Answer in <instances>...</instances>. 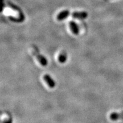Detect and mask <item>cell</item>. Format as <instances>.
Segmentation results:
<instances>
[{
  "label": "cell",
  "mask_w": 123,
  "mask_h": 123,
  "mask_svg": "<svg viewBox=\"0 0 123 123\" xmlns=\"http://www.w3.org/2000/svg\"><path fill=\"white\" fill-rule=\"evenodd\" d=\"M32 53H33V55H34L35 57H36V58L37 59L38 62H39L41 65L43 66H47V61L46 59V58H44L43 55L40 54L38 51H37L35 50H32Z\"/></svg>",
  "instance_id": "6da1fadb"
},
{
  "label": "cell",
  "mask_w": 123,
  "mask_h": 123,
  "mask_svg": "<svg viewBox=\"0 0 123 123\" xmlns=\"http://www.w3.org/2000/svg\"><path fill=\"white\" fill-rule=\"evenodd\" d=\"M72 16L78 19H85L88 16V14L86 12H75L72 13Z\"/></svg>",
  "instance_id": "7a4b0ae2"
},
{
  "label": "cell",
  "mask_w": 123,
  "mask_h": 123,
  "mask_svg": "<svg viewBox=\"0 0 123 123\" xmlns=\"http://www.w3.org/2000/svg\"><path fill=\"white\" fill-rule=\"evenodd\" d=\"M43 79L50 88H53L55 86V82L49 75H44L43 76Z\"/></svg>",
  "instance_id": "3957f363"
},
{
  "label": "cell",
  "mask_w": 123,
  "mask_h": 123,
  "mask_svg": "<svg viewBox=\"0 0 123 123\" xmlns=\"http://www.w3.org/2000/svg\"><path fill=\"white\" fill-rule=\"evenodd\" d=\"M4 14L6 15H10L13 16L15 18L19 17V13L18 12L15 11L14 10H12L10 8H6L4 10Z\"/></svg>",
  "instance_id": "277c9868"
},
{
  "label": "cell",
  "mask_w": 123,
  "mask_h": 123,
  "mask_svg": "<svg viewBox=\"0 0 123 123\" xmlns=\"http://www.w3.org/2000/svg\"><path fill=\"white\" fill-rule=\"evenodd\" d=\"M69 14H70V13H69L68 10H63V11L60 12L58 14L57 17H56V18H57L58 21H62V20L66 19L68 16Z\"/></svg>",
  "instance_id": "5b68a950"
},
{
  "label": "cell",
  "mask_w": 123,
  "mask_h": 123,
  "mask_svg": "<svg viewBox=\"0 0 123 123\" xmlns=\"http://www.w3.org/2000/svg\"><path fill=\"white\" fill-rule=\"evenodd\" d=\"M110 119L112 121H116L117 120L123 118V112L121 113H117V112H113L110 116Z\"/></svg>",
  "instance_id": "8992f818"
},
{
  "label": "cell",
  "mask_w": 123,
  "mask_h": 123,
  "mask_svg": "<svg viewBox=\"0 0 123 123\" xmlns=\"http://www.w3.org/2000/svg\"><path fill=\"white\" fill-rule=\"evenodd\" d=\"M70 27L72 33L75 35H78L79 34V28H78L77 25L75 24V22L74 21H71L70 22Z\"/></svg>",
  "instance_id": "52a82bcc"
},
{
  "label": "cell",
  "mask_w": 123,
  "mask_h": 123,
  "mask_svg": "<svg viewBox=\"0 0 123 123\" xmlns=\"http://www.w3.org/2000/svg\"><path fill=\"white\" fill-rule=\"evenodd\" d=\"M67 53H66V52L63 51L60 54L59 56H58V61H59L60 63H63L66 62V61H67Z\"/></svg>",
  "instance_id": "ba28073f"
},
{
  "label": "cell",
  "mask_w": 123,
  "mask_h": 123,
  "mask_svg": "<svg viewBox=\"0 0 123 123\" xmlns=\"http://www.w3.org/2000/svg\"><path fill=\"white\" fill-rule=\"evenodd\" d=\"M2 123H12V118H9V119L6 120H4L2 121Z\"/></svg>",
  "instance_id": "9c48e42d"
}]
</instances>
